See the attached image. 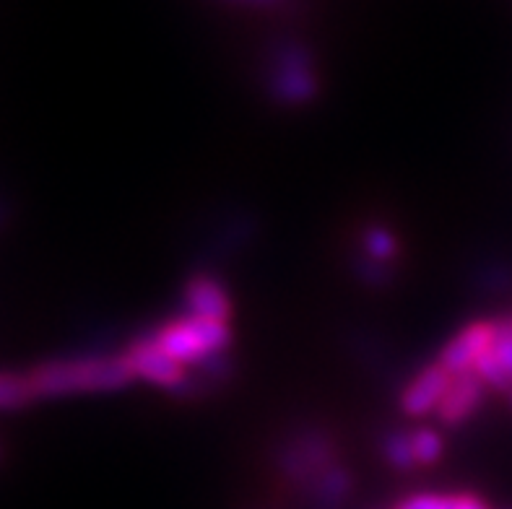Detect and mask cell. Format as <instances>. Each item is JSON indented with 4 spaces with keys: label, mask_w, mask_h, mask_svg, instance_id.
I'll return each instance as SVG.
<instances>
[{
    "label": "cell",
    "mask_w": 512,
    "mask_h": 509,
    "mask_svg": "<svg viewBox=\"0 0 512 509\" xmlns=\"http://www.w3.org/2000/svg\"><path fill=\"white\" fill-rule=\"evenodd\" d=\"M136 380L125 354L78 356L42 361L29 372L37 398H63L76 393H112Z\"/></svg>",
    "instance_id": "6da1fadb"
},
{
    "label": "cell",
    "mask_w": 512,
    "mask_h": 509,
    "mask_svg": "<svg viewBox=\"0 0 512 509\" xmlns=\"http://www.w3.org/2000/svg\"><path fill=\"white\" fill-rule=\"evenodd\" d=\"M151 338L164 354H169L177 364L188 369L206 361L208 356L224 354L232 343V328L229 323H214V320L185 315L156 328Z\"/></svg>",
    "instance_id": "7a4b0ae2"
},
{
    "label": "cell",
    "mask_w": 512,
    "mask_h": 509,
    "mask_svg": "<svg viewBox=\"0 0 512 509\" xmlns=\"http://www.w3.org/2000/svg\"><path fill=\"white\" fill-rule=\"evenodd\" d=\"M268 91L276 102L307 104L318 97L320 78L315 73L312 55L302 42H286L271 52Z\"/></svg>",
    "instance_id": "3957f363"
},
{
    "label": "cell",
    "mask_w": 512,
    "mask_h": 509,
    "mask_svg": "<svg viewBox=\"0 0 512 509\" xmlns=\"http://www.w3.org/2000/svg\"><path fill=\"white\" fill-rule=\"evenodd\" d=\"M128 359L130 369L136 374V380H146L151 385H159L164 390H177L188 377V369L177 364L169 354H164L162 348L156 346L151 336H141L130 343L123 351Z\"/></svg>",
    "instance_id": "277c9868"
},
{
    "label": "cell",
    "mask_w": 512,
    "mask_h": 509,
    "mask_svg": "<svg viewBox=\"0 0 512 509\" xmlns=\"http://www.w3.org/2000/svg\"><path fill=\"white\" fill-rule=\"evenodd\" d=\"M497 341V328H494V320H476V323L466 325L461 333H455L445 348L437 356V364H440L445 372L463 374L471 372L476 367V361L487 354L489 348H494Z\"/></svg>",
    "instance_id": "5b68a950"
},
{
    "label": "cell",
    "mask_w": 512,
    "mask_h": 509,
    "mask_svg": "<svg viewBox=\"0 0 512 509\" xmlns=\"http://www.w3.org/2000/svg\"><path fill=\"white\" fill-rule=\"evenodd\" d=\"M450 382H453V374L445 372L440 364H427L424 369L414 374L409 380V385L403 387L401 398H398V406L406 416L411 419H422L429 416L432 411H437V406L442 403L445 393H448Z\"/></svg>",
    "instance_id": "8992f818"
},
{
    "label": "cell",
    "mask_w": 512,
    "mask_h": 509,
    "mask_svg": "<svg viewBox=\"0 0 512 509\" xmlns=\"http://www.w3.org/2000/svg\"><path fill=\"white\" fill-rule=\"evenodd\" d=\"M182 304L190 317H203L214 323H229L232 317V299L221 281L206 273H195L188 278L185 291H182Z\"/></svg>",
    "instance_id": "52a82bcc"
},
{
    "label": "cell",
    "mask_w": 512,
    "mask_h": 509,
    "mask_svg": "<svg viewBox=\"0 0 512 509\" xmlns=\"http://www.w3.org/2000/svg\"><path fill=\"white\" fill-rule=\"evenodd\" d=\"M487 390L489 387L476 377V372L455 374L453 382H450L448 387V393H445L442 403L437 406V419H440V424L445 426L466 424V421L481 408Z\"/></svg>",
    "instance_id": "ba28073f"
},
{
    "label": "cell",
    "mask_w": 512,
    "mask_h": 509,
    "mask_svg": "<svg viewBox=\"0 0 512 509\" xmlns=\"http://www.w3.org/2000/svg\"><path fill=\"white\" fill-rule=\"evenodd\" d=\"M359 245H362L364 258L380 265H388L390 260L401 255V242H398L396 232L383 224L364 226L362 234H359Z\"/></svg>",
    "instance_id": "9c48e42d"
},
{
    "label": "cell",
    "mask_w": 512,
    "mask_h": 509,
    "mask_svg": "<svg viewBox=\"0 0 512 509\" xmlns=\"http://www.w3.org/2000/svg\"><path fill=\"white\" fill-rule=\"evenodd\" d=\"M37 400L29 374L0 372V411H16Z\"/></svg>",
    "instance_id": "30bf717a"
},
{
    "label": "cell",
    "mask_w": 512,
    "mask_h": 509,
    "mask_svg": "<svg viewBox=\"0 0 512 509\" xmlns=\"http://www.w3.org/2000/svg\"><path fill=\"white\" fill-rule=\"evenodd\" d=\"M383 458L401 473L416 471L414 452H411V429H398L383 439Z\"/></svg>",
    "instance_id": "8fae6325"
},
{
    "label": "cell",
    "mask_w": 512,
    "mask_h": 509,
    "mask_svg": "<svg viewBox=\"0 0 512 509\" xmlns=\"http://www.w3.org/2000/svg\"><path fill=\"white\" fill-rule=\"evenodd\" d=\"M442 437L437 429L429 426H419L411 429V452H414L416 468H429L442 458Z\"/></svg>",
    "instance_id": "7c38bea8"
},
{
    "label": "cell",
    "mask_w": 512,
    "mask_h": 509,
    "mask_svg": "<svg viewBox=\"0 0 512 509\" xmlns=\"http://www.w3.org/2000/svg\"><path fill=\"white\" fill-rule=\"evenodd\" d=\"M471 372H476V377H479V380L484 382L489 390H497V393H505V395L512 390L510 372L505 369V364L500 361V356L494 354V348H489L487 354L476 361V367L471 369Z\"/></svg>",
    "instance_id": "4fadbf2b"
},
{
    "label": "cell",
    "mask_w": 512,
    "mask_h": 509,
    "mask_svg": "<svg viewBox=\"0 0 512 509\" xmlns=\"http://www.w3.org/2000/svg\"><path fill=\"white\" fill-rule=\"evenodd\" d=\"M393 509H455L453 494H414Z\"/></svg>",
    "instance_id": "5bb4252c"
},
{
    "label": "cell",
    "mask_w": 512,
    "mask_h": 509,
    "mask_svg": "<svg viewBox=\"0 0 512 509\" xmlns=\"http://www.w3.org/2000/svg\"><path fill=\"white\" fill-rule=\"evenodd\" d=\"M494 354L500 356V361L505 364V369L512 377V336H497V341H494Z\"/></svg>",
    "instance_id": "9a60e30c"
},
{
    "label": "cell",
    "mask_w": 512,
    "mask_h": 509,
    "mask_svg": "<svg viewBox=\"0 0 512 509\" xmlns=\"http://www.w3.org/2000/svg\"><path fill=\"white\" fill-rule=\"evenodd\" d=\"M453 499H455V509H492L484 499L479 497V494H468V491H463V494H453Z\"/></svg>",
    "instance_id": "2e32d148"
},
{
    "label": "cell",
    "mask_w": 512,
    "mask_h": 509,
    "mask_svg": "<svg viewBox=\"0 0 512 509\" xmlns=\"http://www.w3.org/2000/svg\"><path fill=\"white\" fill-rule=\"evenodd\" d=\"M232 3H240V6H253V8H268V6H276L279 0H232Z\"/></svg>",
    "instance_id": "e0dca14e"
},
{
    "label": "cell",
    "mask_w": 512,
    "mask_h": 509,
    "mask_svg": "<svg viewBox=\"0 0 512 509\" xmlns=\"http://www.w3.org/2000/svg\"><path fill=\"white\" fill-rule=\"evenodd\" d=\"M507 400H510V406H512V390H510V393H507Z\"/></svg>",
    "instance_id": "ac0fdd59"
}]
</instances>
